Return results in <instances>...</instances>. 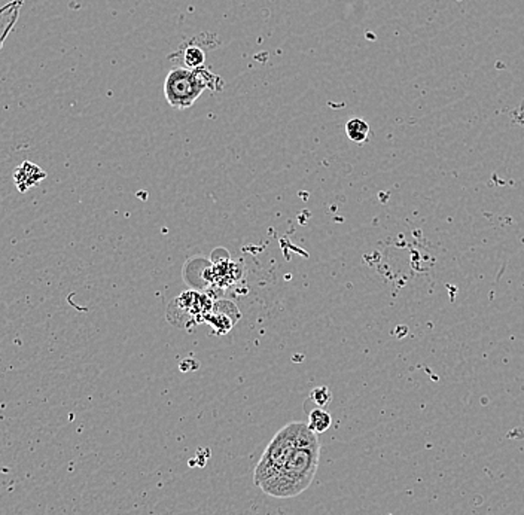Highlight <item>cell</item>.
Masks as SVG:
<instances>
[{
    "mask_svg": "<svg viewBox=\"0 0 524 515\" xmlns=\"http://www.w3.org/2000/svg\"><path fill=\"white\" fill-rule=\"evenodd\" d=\"M346 134L348 140H352L353 143H365L368 140V136H370V125L361 118L350 119L346 124Z\"/></svg>",
    "mask_w": 524,
    "mask_h": 515,
    "instance_id": "5b68a950",
    "label": "cell"
},
{
    "mask_svg": "<svg viewBox=\"0 0 524 515\" xmlns=\"http://www.w3.org/2000/svg\"><path fill=\"white\" fill-rule=\"evenodd\" d=\"M45 178H47V173L41 167L30 161H24L14 173V183L18 191L27 192L30 188L39 185Z\"/></svg>",
    "mask_w": 524,
    "mask_h": 515,
    "instance_id": "277c9868",
    "label": "cell"
},
{
    "mask_svg": "<svg viewBox=\"0 0 524 515\" xmlns=\"http://www.w3.org/2000/svg\"><path fill=\"white\" fill-rule=\"evenodd\" d=\"M317 434L311 430L307 423L302 421H291L286 426H283L277 434L274 435L269 447L261 456V461L255 467L253 481L256 485H261L264 481L279 471V469L289 461V457L298 448L319 445Z\"/></svg>",
    "mask_w": 524,
    "mask_h": 515,
    "instance_id": "7a4b0ae2",
    "label": "cell"
},
{
    "mask_svg": "<svg viewBox=\"0 0 524 515\" xmlns=\"http://www.w3.org/2000/svg\"><path fill=\"white\" fill-rule=\"evenodd\" d=\"M319 457L320 444L295 450L289 457V461L270 480L264 481L260 489L271 498H295V496L307 490L311 481H313L319 466Z\"/></svg>",
    "mask_w": 524,
    "mask_h": 515,
    "instance_id": "6da1fadb",
    "label": "cell"
},
{
    "mask_svg": "<svg viewBox=\"0 0 524 515\" xmlns=\"http://www.w3.org/2000/svg\"><path fill=\"white\" fill-rule=\"evenodd\" d=\"M311 398L317 403L319 408H325L333 397H331V392L328 388H317L311 392Z\"/></svg>",
    "mask_w": 524,
    "mask_h": 515,
    "instance_id": "ba28073f",
    "label": "cell"
},
{
    "mask_svg": "<svg viewBox=\"0 0 524 515\" xmlns=\"http://www.w3.org/2000/svg\"><path fill=\"white\" fill-rule=\"evenodd\" d=\"M183 60H185V66L189 70H197L205 64L206 54L198 47H188L185 50V55H183Z\"/></svg>",
    "mask_w": 524,
    "mask_h": 515,
    "instance_id": "52a82bcc",
    "label": "cell"
},
{
    "mask_svg": "<svg viewBox=\"0 0 524 515\" xmlns=\"http://www.w3.org/2000/svg\"><path fill=\"white\" fill-rule=\"evenodd\" d=\"M331 425H333V417L325 408H315L308 414V423L307 426L315 432V434H324Z\"/></svg>",
    "mask_w": 524,
    "mask_h": 515,
    "instance_id": "8992f818",
    "label": "cell"
},
{
    "mask_svg": "<svg viewBox=\"0 0 524 515\" xmlns=\"http://www.w3.org/2000/svg\"><path fill=\"white\" fill-rule=\"evenodd\" d=\"M206 88L207 82L201 78L200 69H174L165 78L164 96L170 106L188 109L197 102Z\"/></svg>",
    "mask_w": 524,
    "mask_h": 515,
    "instance_id": "3957f363",
    "label": "cell"
}]
</instances>
